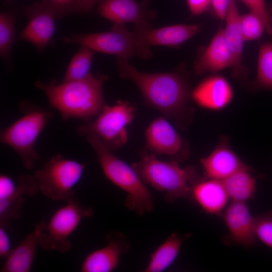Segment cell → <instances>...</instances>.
<instances>
[{
  "label": "cell",
  "instance_id": "27",
  "mask_svg": "<svg viewBox=\"0 0 272 272\" xmlns=\"http://www.w3.org/2000/svg\"><path fill=\"white\" fill-rule=\"evenodd\" d=\"M15 18L8 13L0 14V54L1 57L9 59L15 40Z\"/></svg>",
  "mask_w": 272,
  "mask_h": 272
},
{
  "label": "cell",
  "instance_id": "19",
  "mask_svg": "<svg viewBox=\"0 0 272 272\" xmlns=\"http://www.w3.org/2000/svg\"><path fill=\"white\" fill-rule=\"evenodd\" d=\"M99 14L114 24L132 23L135 27L151 26L146 10L134 0H104L98 8Z\"/></svg>",
  "mask_w": 272,
  "mask_h": 272
},
{
  "label": "cell",
  "instance_id": "31",
  "mask_svg": "<svg viewBox=\"0 0 272 272\" xmlns=\"http://www.w3.org/2000/svg\"><path fill=\"white\" fill-rule=\"evenodd\" d=\"M53 7L56 19L77 12V0H48Z\"/></svg>",
  "mask_w": 272,
  "mask_h": 272
},
{
  "label": "cell",
  "instance_id": "13",
  "mask_svg": "<svg viewBox=\"0 0 272 272\" xmlns=\"http://www.w3.org/2000/svg\"><path fill=\"white\" fill-rule=\"evenodd\" d=\"M107 244L88 254L81 268L82 272H110L118 266L120 256L128 250L129 245L124 235L115 231L106 236Z\"/></svg>",
  "mask_w": 272,
  "mask_h": 272
},
{
  "label": "cell",
  "instance_id": "12",
  "mask_svg": "<svg viewBox=\"0 0 272 272\" xmlns=\"http://www.w3.org/2000/svg\"><path fill=\"white\" fill-rule=\"evenodd\" d=\"M200 163L207 178L221 181L238 171L252 170L232 150L225 137L208 156L200 159Z\"/></svg>",
  "mask_w": 272,
  "mask_h": 272
},
{
  "label": "cell",
  "instance_id": "30",
  "mask_svg": "<svg viewBox=\"0 0 272 272\" xmlns=\"http://www.w3.org/2000/svg\"><path fill=\"white\" fill-rule=\"evenodd\" d=\"M246 5L251 12L258 15L264 22L265 30L272 39V9L265 0H239Z\"/></svg>",
  "mask_w": 272,
  "mask_h": 272
},
{
  "label": "cell",
  "instance_id": "10",
  "mask_svg": "<svg viewBox=\"0 0 272 272\" xmlns=\"http://www.w3.org/2000/svg\"><path fill=\"white\" fill-rule=\"evenodd\" d=\"M28 23L18 39L32 44L38 50H43L52 38L55 29V11L48 0H41L27 7Z\"/></svg>",
  "mask_w": 272,
  "mask_h": 272
},
{
  "label": "cell",
  "instance_id": "32",
  "mask_svg": "<svg viewBox=\"0 0 272 272\" xmlns=\"http://www.w3.org/2000/svg\"><path fill=\"white\" fill-rule=\"evenodd\" d=\"M17 185L9 176L1 174L0 176V200L9 197L15 190Z\"/></svg>",
  "mask_w": 272,
  "mask_h": 272
},
{
  "label": "cell",
  "instance_id": "23",
  "mask_svg": "<svg viewBox=\"0 0 272 272\" xmlns=\"http://www.w3.org/2000/svg\"><path fill=\"white\" fill-rule=\"evenodd\" d=\"M184 237L172 233L153 252L145 272H161L169 266L176 258Z\"/></svg>",
  "mask_w": 272,
  "mask_h": 272
},
{
  "label": "cell",
  "instance_id": "36",
  "mask_svg": "<svg viewBox=\"0 0 272 272\" xmlns=\"http://www.w3.org/2000/svg\"><path fill=\"white\" fill-rule=\"evenodd\" d=\"M100 0H77V12L85 13L88 12L94 5Z\"/></svg>",
  "mask_w": 272,
  "mask_h": 272
},
{
  "label": "cell",
  "instance_id": "16",
  "mask_svg": "<svg viewBox=\"0 0 272 272\" xmlns=\"http://www.w3.org/2000/svg\"><path fill=\"white\" fill-rule=\"evenodd\" d=\"M223 218L234 242L248 246L255 242L254 217L251 216L245 202L232 201L226 208Z\"/></svg>",
  "mask_w": 272,
  "mask_h": 272
},
{
  "label": "cell",
  "instance_id": "11",
  "mask_svg": "<svg viewBox=\"0 0 272 272\" xmlns=\"http://www.w3.org/2000/svg\"><path fill=\"white\" fill-rule=\"evenodd\" d=\"M146 147L151 153L172 158L177 162L186 159L189 148L172 125L163 117L154 119L145 132Z\"/></svg>",
  "mask_w": 272,
  "mask_h": 272
},
{
  "label": "cell",
  "instance_id": "1",
  "mask_svg": "<svg viewBox=\"0 0 272 272\" xmlns=\"http://www.w3.org/2000/svg\"><path fill=\"white\" fill-rule=\"evenodd\" d=\"M127 59L117 57L116 65L120 77L132 82L149 105L184 129L192 119L193 112L188 105L191 91L186 78L177 72L142 73Z\"/></svg>",
  "mask_w": 272,
  "mask_h": 272
},
{
  "label": "cell",
  "instance_id": "20",
  "mask_svg": "<svg viewBox=\"0 0 272 272\" xmlns=\"http://www.w3.org/2000/svg\"><path fill=\"white\" fill-rule=\"evenodd\" d=\"M47 223L42 219L35 225L33 230L13 249L7 257L1 269V272H28L39 244L40 234L45 230Z\"/></svg>",
  "mask_w": 272,
  "mask_h": 272
},
{
  "label": "cell",
  "instance_id": "14",
  "mask_svg": "<svg viewBox=\"0 0 272 272\" xmlns=\"http://www.w3.org/2000/svg\"><path fill=\"white\" fill-rule=\"evenodd\" d=\"M191 98L201 108L220 110L232 101L233 91L225 78L213 75L205 78L197 85L191 91Z\"/></svg>",
  "mask_w": 272,
  "mask_h": 272
},
{
  "label": "cell",
  "instance_id": "15",
  "mask_svg": "<svg viewBox=\"0 0 272 272\" xmlns=\"http://www.w3.org/2000/svg\"><path fill=\"white\" fill-rule=\"evenodd\" d=\"M200 30L196 24H178L154 29L150 26L135 27L134 32L139 42L145 47L178 46L191 38Z\"/></svg>",
  "mask_w": 272,
  "mask_h": 272
},
{
  "label": "cell",
  "instance_id": "7",
  "mask_svg": "<svg viewBox=\"0 0 272 272\" xmlns=\"http://www.w3.org/2000/svg\"><path fill=\"white\" fill-rule=\"evenodd\" d=\"M85 165L58 155L34 173L39 190L51 200L75 199L74 188L80 180Z\"/></svg>",
  "mask_w": 272,
  "mask_h": 272
},
{
  "label": "cell",
  "instance_id": "17",
  "mask_svg": "<svg viewBox=\"0 0 272 272\" xmlns=\"http://www.w3.org/2000/svg\"><path fill=\"white\" fill-rule=\"evenodd\" d=\"M240 15L234 0H232L226 17L224 34L233 58L232 77L241 83L247 80L248 71L242 64L243 39L240 24Z\"/></svg>",
  "mask_w": 272,
  "mask_h": 272
},
{
  "label": "cell",
  "instance_id": "33",
  "mask_svg": "<svg viewBox=\"0 0 272 272\" xmlns=\"http://www.w3.org/2000/svg\"><path fill=\"white\" fill-rule=\"evenodd\" d=\"M232 0H211L216 15L221 20L225 19Z\"/></svg>",
  "mask_w": 272,
  "mask_h": 272
},
{
  "label": "cell",
  "instance_id": "25",
  "mask_svg": "<svg viewBox=\"0 0 272 272\" xmlns=\"http://www.w3.org/2000/svg\"><path fill=\"white\" fill-rule=\"evenodd\" d=\"M254 90L272 91V43L266 41L259 49L257 75L251 84Z\"/></svg>",
  "mask_w": 272,
  "mask_h": 272
},
{
  "label": "cell",
  "instance_id": "21",
  "mask_svg": "<svg viewBox=\"0 0 272 272\" xmlns=\"http://www.w3.org/2000/svg\"><path fill=\"white\" fill-rule=\"evenodd\" d=\"M190 194L202 209L211 214H219L229 198L221 180L208 178L194 182Z\"/></svg>",
  "mask_w": 272,
  "mask_h": 272
},
{
  "label": "cell",
  "instance_id": "9",
  "mask_svg": "<svg viewBox=\"0 0 272 272\" xmlns=\"http://www.w3.org/2000/svg\"><path fill=\"white\" fill-rule=\"evenodd\" d=\"M92 209L85 208L75 199L66 202L52 216L44 231L40 234L39 244L46 250L60 253L69 251V239L82 219L93 215Z\"/></svg>",
  "mask_w": 272,
  "mask_h": 272
},
{
  "label": "cell",
  "instance_id": "8",
  "mask_svg": "<svg viewBox=\"0 0 272 272\" xmlns=\"http://www.w3.org/2000/svg\"><path fill=\"white\" fill-rule=\"evenodd\" d=\"M135 108L127 102L118 101L112 106L105 105L97 118L78 129L79 134L93 133L98 136L110 151L122 147L127 141L126 126L134 117Z\"/></svg>",
  "mask_w": 272,
  "mask_h": 272
},
{
  "label": "cell",
  "instance_id": "3",
  "mask_svg": "<svg viewBox=\"0 0 272 272\" xmlns=\"http://www.w3.org/2000/svg\"><path fill=\"white\" fill-rule=\"evenodd\" d=\"M86 136L106 177L126 193V207L139 216L152 212L154 209L152 194L132 166L114 155L97 135Z\"/></svg>",
  "mask_w": 272,
  "mask_h": 272
},
{
  "label": "cell",
  "instance_id": "24",
  "mask_svg": "<svg viewBox=\"0 0 272 272\" xmlns=\"http://www.w3.org/2000/svg\"><path fill=\"white\" fill-rule=\"evenodd\" d=\"M251 171L241 170L222 180L232 201L245 202L253 197L256 190V179L250 174Z\"/></svg>",
  "mask_w": 272,
  "mask_h": 272
},
{
  "label": "cell",
  "instance_id": "35",
  "mask_svg": "<svg viewBox=\"0 0 272 272\" xmlns=\"http://www.w3.org/2000/svg\"><path fill=\"white\" fill-rule=\"evenodd\" d=\"M5 228L0 227V256L7 257L12 249L10 238Z\"/></svg>",
  "mask_w": 272,
  "mask_h": 272
},
{
  "label": "cell",
  "instance_id": "18",
  "mask_svg": "<svg viewBox=\"0 0 272 272\" xmlns=\"http://www.w3.org/2000/svg\"><path fill=\"white\" fill-rule=\"evenodd\" d=\"M233 65V58L224 34L220 28L210 44L198 57L193 65L196 75L215 73Z\"/></svg>",
  "mask_w": 272,
  "mask_h": 272
},
{
  "label": "cell",
  "instance_id": "26",
  "mask_svg": "<svg viewBox=\"0 0 272 272\" xmlns=\"http://www.w3.org/2000/svg\"><path fill=\"white\" fill-rule=\"evenodd\" d=\"M80 46L72 58L62 82L80 80L91 73L90 69L95 51L86 46Z\"/></svg>",
  "mask_w": 272,
  "mask_h": 272
},
{
  "label": "cell",
  "instance_id": "2",
  "mask_svg": "<svg viewBox=\"0 0 272 272\" xmlns=\"http://www.w3.org/2000/svg\"><path fill=\"white\" fill-rule=\"evenodd\" d=\"M106 79L104 75L90 73L83 79L58 85L55 80L47 84L37 80L35 86L43 91L64 120L74 117L88 120L98 116L105 105L102 85Z\"/></svg>",
  "mask_w": 272,
  "mask_h": 272
},
{
  "label": "cell",
  "instance_id": "4",
  "mask_svg": "<svg viewBox=\"0 0 272 272\" xmlns=\"http://www.w3.org/2000/svg\"><path fill=\"white\" fill-rule=\"evenodd\" d=\"M131 166L145 185L163 193L164 200L169 203L187 197L197 180L192 167L182 168L173 160L161 161L152 153H143L140 160Z\"/></svg>",
  "mask_w": 272,
  "mask_h": 272
},
{
  "label": "cell",
  "instance_id": "6",
  "mask_svg": "<svg viewBox=\"0 0 272 272\" xmlns=\"http://www.w3.org/2000/svg\"><path fill=\"white\" fill-rule=\"evenodd\" d=\"M66 44H79L86 46L95 51L116 55L128 58L137 56L149 59L152 51L144 46L138 40L134 32L127 29L124 24H114L108 32L75 34L62 38Z\"/></svg>",
  "mask_w": 272,
  "mask_h": 272
},
{
  "label": "cell",
  "instance_id": "29",
  "mask_svg": "<svg viewBox=\"0 0 272 272\" xmlns=\"http://www.w3.org/2000/svg\"><path fill=\"white\" fill-rule=\"evenodd\" d=\"M256 238L272 248V210L254 217Z\"/></svg>",
  "mask_w": 272,
  "mask_h": 272
},
{
  "label": "cell",
  "instance_id": "34",
  "mask_svg": "<svg viewBox=\"0 0 272 272\" xmlns=\"http://www.w3.org/2000/svg\"><path fill=\"white\" fill-rule=\"evenodd\" d=\"M189 9L193 15L205 12L211 4V0H187Z\"/></svg>",
  "mask_w": 272,
  "mask_h": 272
},
{
  "label": "cell",
  "instance_id": "28",
  "mask_svg": "<svg viewBox=\"0 0 272 272\" xmlns=\"http://www.w3.org/2000/svg\"><path fill=\"white\" fill-rule=\"evenodd\" d=\"M240 24L244 41L259 39L265 29L262 20L251 11L249 13L240 15Z\"/></svg>",
  "mask_w": 272,
  "mask_h": 272
},
{
  "label": "cell",
  "instance_id": "22",
  "mask_svg": "<svg viewBox=\"0 0 272 272\" xmlns=\"http://www.w3.org/2000/svg\"><path fill=\"white\" fill-rule=\"evenodd\" d=\"M38 190L33 176L19 175L14 192L8 198L0 200V227L6 229L12 219L19 218V211L24 201V195L32 196Z\"/></svg>",
  "mask_w": 272,
  "mask_h": 272
},
{
  "label": "cell",
  "instance_id": "5",
  "mask_svg": "<svg viewBox=\"0 0 272 272\" xmlns=\"http://www.w3.org/2000/svg\"><path fill=\"white\" fill-rule=\"evenodd\" d=\"M20 106L24 115L1 130L0 140L1 143L9 146L17 153L23 166L30 170L40 159L34 145L52 114L26 101L22 102Z\"/></svg>",
  "mask_w": 272,
  "mask_h": 272
}]
</instances>
